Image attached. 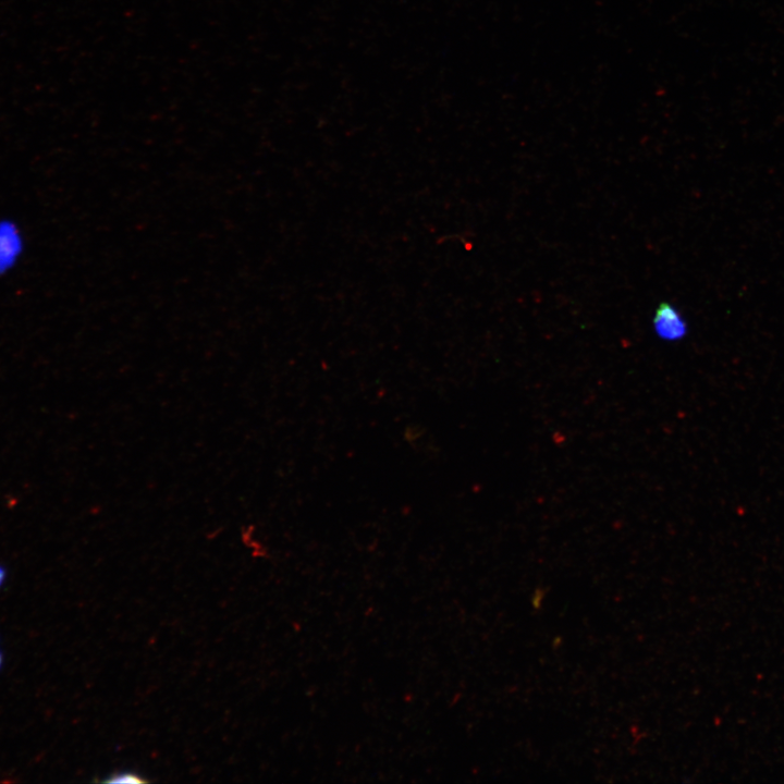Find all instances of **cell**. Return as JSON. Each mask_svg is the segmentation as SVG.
Returning a JSON list of instances; mask_svg holds the SVG:
<instances>
[{
	"mask_svg": "<svg viewBox=\"0 0 784 784\" xmlns=\"http://www.w3.org/2000/svg\"><path fill=\"white\" fill-rule=\"evenodd\" d=\"M653 328L665 341H678L687 334V324L681 314L669 303H661L656 310Z\"/></svg>",
	"mask_w": 784,
	"mask_h": 784,
	"instance_id": "obj_1",
	"label": "cell"
},
{
	"mask_svg": "<svg viewBox=\"0 0 784 784\" xmlns=\"http://www.w3.org/2000/svg\"><path fill=\"white\" fill-rule=\"evenodd\" d=\"M107 783H143L145 782L138 774L132 772H121L111 774L105 780Z\"/></svg>",
	"mask_w": 784,
	"mask_h": 784,
	"instance_id": "obj_2",
	"label": "cell"
},
{
	"mask_svg": "<svg viewBox=\"0 0 784 784\" xmlns=\"http://www.w3.org/2000/svg\"><path fill=\"white\" fill-rule=\"evenodd\" d=\"M426 430L420 425H411L405 429L404 437L409 443H414L419 438L425 436Z\"/></svg>",
	"mask_w": 784,
	"mask_h": 784,
	"instance_id": "obj_3",
	"label": "cell"
},
{
	"mask_svg": "<svg viewBox=\"0 0 784 784\" xmlns=\"http://www.w3.org/2000/svg\"><path fill=\"white\" fill-rule=\"evenodd\" d=\"M5 576H7V571H5V568H4L2 565H0V587H1V586L3 585V583H4Z\"/></svg>",
	"mask_w": 784,
	"mask_h": 784,
	"instance_id": "obj_4",
	"label": "cell"
},
{
	"mask_svg": "<svg viewBox=\"0 0 784 784\" xmlns=\"http://www.w3.org/2000/svg\"><path fill=\"white\" fill-rule=\"evenodd\" d=\"M1 664H2V654L0 652V669H1Z\"/></svg>",
	"mask_w": 784,
	"mask_h": 784,
	"instance_id": "obj_5",
	"label": "cell"
}]
</instances>
